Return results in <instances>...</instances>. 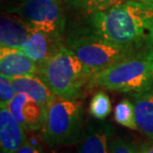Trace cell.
Listing matches in <instances>:
<instances>
[{"mask_svg":"<svg viewBox=\"0 0 153 153\" xmlns=\"http://www.w3.org/2000/svg\"><path fill=\"white\" fill-rule=\"evenodd\" d=\"M35 29L19 16L2 15L0 23L1 48L21 49Z\"/></svg>","mask_w":153,"mask_h":153,"instance_id":"obj_9","label":"cell"},{"mask_svg":"<svg viewBox=\"0 0 153 153\" xmlns=\"http://www.w3.org/2000/svg\"><path fill=\"white\" fill-rule=\"evenodd\" d=\"M7 108L25 130L36 131L43 128L47 108L28 96L17 93Z\"/></svg>","mask_w":153,"mask_h":153,"instance_id":"obj_7","label":"cell"},{"mask_svg":"<svg viewBox=\"0 0 153 153\" xmlns=\"http://www.w3.org/2000/svg\"><path fill=\"white\" fill-rule=\"evenodd\" d=\"M16 94L12 79L0 75V106H7Z\"/></svg>","mask_w":153,"mask_h":153,"instance_id":"obj_18","label":"cell"},{"mask_svg":"<svg viewBox=\"0 0 153 153\" xmlns=\"http://www.w3.org/2000/svg\"><path fill=\"white\" fill-rule=\"evenodd\" d=\"M140 153H153V144H144L141 147Z\"/></svg>","mask_w":153,"mask_h":153,"instance_id":"obj_22","label":"cell"},{"mask_svg":"<svg viewBox=\"0 0 153 153\" xmlns=\"http://www.w3.org/2000/svg\"><path fill=\"white\" fill-rule=\"evenodd\" d=\"M90 31L122 48L143 53L153 38V3L124 0L91 13Z\"/></svg>","mask_w":153,"mask_h":153,"instance_id":"obj_1","label":"cell"},{"mask_svg":"<svg viewBox=\"0 0 153 153\" xmlns=\"http://www.w3.org/2000/svg\"><path fill=\"white\" fill-rule=\"evenodd\" d=\"M12 82L16 93L26 94L46 108L55 97V94L38 75L17 76L12 79Z\"/></svg>","mask_w":153,"mask_h":153,"instance_id":"obj_12","label":"cell"},{"mask_svg":"<svg viewBox=\"0 0 153 153\" xmlns=\"http://www.w3.org/2000/svg\"><path fill=\"white\" fill-rule=\"evenodd\" d=\"M65 46L79 58L91 76L120 61L139 54L112 44L90 30L76 32L70 36Z\"/></svg>","mask_w":153,"mask_h":153,"instance_id":"obj_4","label":"cell"},{"mask_svg":"<svg viewBox=\"0 0 153 153\" xmlns=\"http://www.w3.org/2000/svg\"><path fill=\"white\" fill-rule=\"evenodd\" d=\"M124 0H66V2L78 10L94 13L102 10Z\"/></svg>","mask_w":153,"mask_h":153,"instance_id":"obj_17","label":"cell"},{"mask_svg":"<svg viewBox=\"0 0 153 153\" xmlns=\"http://www.w3.org/2000/svg\"><path fill=\"white\" fill-rule=\"evenodd\" d=\"M109 153H139L135 146L125 141L124 139H114L109 146Z\"/></svg>","mask_w":153,"mask_h":153,"instance_id":"obj_19","label":"cell"},{"mask_svg":"<svg viewBox=\"0 0 153 153\" xmlns=\"http://www.w3.org/2000/svg\"><path fill=\"white\" fill-rule=\"evenodd\" d=\"M62 46L60 37L35 30L21 50L39 66L53 56Z\"/></svg>","mask_w":153,"mask_h":153,"instance_id":"obj_11","label":"cell"},{"mask_svg":"<svg viewBox=\"0 0 153 153\" xmlns=\"http://www.w3.org/2000/svg\"><path fill=\"white\" fill-rule=\"evenodd\" d=\"M142 1H146V2H150V3H153V0H142Z\"/></svg>","mask_w":153,"mask_h":153,"instance_id":"obj_23","label":"cell"},{"mask_svg":"<svg viewBox=\"0 0 153 153\" xmlns=\"http://www.w3.org/2000/svg\"><path fill=\"white\" fill-rule=\"evenodd\" d=\"M143 55H145L146 57L149 58V59H152L153 60V38L150 41V43L148 44L147 48H146V50L142 53Z\"/></svg>","mask_w":153,"mask_h":153,"instance_id":"obj_21","label":"cell"},{"mask_svg":"<svg viewBox=\"0 0 153 153\" xmlns=\"http://www.w3.org/2000/svg\"><path fill=\"white\" fill-rule=\"evenodd\" d=\"M133 105L138 130L153 141V88L133 94Z\"/></svg>","mask_w":153,"mask_h":153,"instance_id":"obj_13","label":"cell"},{"mask_svg":"<svg viewBox=\"0 0 153 153\" xmlns=\"http://www.w3.org/2000/svg\"><path fill=\"white\" fill-rule=\"evenodd\" d=\"M109 133L111 128L105 124L90 128L82 140L79 153H109Z\"/></svg>","mask_w":153,"mask_h":153,"instance_id":"obj_14","label":"cell"},{"mask_svg":"<svg viewBox=\"0 0 153 153\" xmlns=\"http://www.w3.org/2000/svg\"><path fill=\"white\" fill-rule=\"evenodd\" d=\"M114 119L122 126L130 129H138L135 119L134 105L127 99L120 100L116 105L114 109Z\"/></svg>","mask_w":153,"mask_h":153,"instance_id":"obj_15","label":"cell"},{"mask_svg":"<svg viewBox=\"0 0 153 153\" xmlns=\"http://www.w3.org/2000/svg\"><path fill=\"white\" fill-rule=\"evenodd\" d=\"M0 73L10 79L38 75V65L21 49L0 48Z\"/></svg>","mask_w":153,"mask_h":153,"instance_id":"obj_8","label":"cell"},{"mask_svg":"<svg viewBox=\"0 0 153 153\" xmlns=\"http://www.w3.org/2000/svg\"><path fill=\"white\" fill-rule=\"evenodd\" d=\"M111 111V103L108 96L103 91H97L90 103V114L94 118L102 120L108 117Z\"/></svg>","mask_w":153,"mask_h":153,"instance_id":"obj_16","label":"cell"},{"mask_svg":"<svg viewBox=\"0 0 153 153\" xmlns=\"http://www.w3.org/2000/svg\"><path fill=\"white\" fill-rule=\"evenodd\" d=\"M81 123V103L55 96L47 106L43 138L51 148L70 145L79 136Z\"/></svg>","mask_w":153,"mask_h":153,"instance_id":"obj_5","label":"cell"},{"mask_svg":"<svg viewBox=\"0 0 153 153\" xmlns=\"http://www.w3.org/2000/svg\"><path fill=\"white\" fill-rule=\"evenodd\" d=\"M90 84L119 93L148 91L153 88V60L139 53L97 73Z\"/></svg>","mask_w":153,"mask_h":153,"instance_id":"obj_3","label":"cell"},{"mask_svg":"<svg viewBox=\"0 0 153 153\" xmlns=\"http://www.w3.org/2000/svg\"><path fill=\"white\" fill-rule=\"evenodd\" d=\"M25 128L14 117L7 106L0 108V148L1 153H16L25 142Z\"/></svg>","mask_w":153,"mask_h":153,"instance_id":"obj_10","label":"cell"},{"mask_svg":"<svg viewBox=\"0 0 153 153\" xmlns=\"http://www.w3.org/2000/svg\"><path fill=\"white\" fill-rule=\"evenodd\" d=\"M14 12L35 30L60 38L63 34L65 16L60 0H25Z\"/></svg>","mask_w":153,"mask_h":153,"instance_id":"obj_6","label":"cell"},{"mask_svg":"<svg viewBox=\"0 0 153 153\" xmlns=\"http://www.w3.org/2000/svg\"><path fill=\"white\" fill-rule=\"evenodd\" d=\"M38 76L56 97L78 100L91 76L79 58L63 45L38 66Z\"/></svg>","mask_w":153,"mask_h":153,"instance_id":"obj_2","label":"cell"},{"mask_svg":"<svg viewBox=\"0 0 153 153\" xmlns=\"http://www.w3.org/2000/svg\"><path fill=\"white\" fill-rule=\"evenodd\" d=\"M16 153H42L41 149L36 144H33L28 140H25V142L21 145V147L16 151Z\"/></svg>","mask_w":153,"mask_h":153,"instance_id":"obj_20","label":"cell"}]
</instances>
